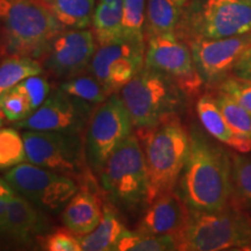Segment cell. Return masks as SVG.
I'll return each instance as SVG.
<instances>
[{"instance_id": "cell-1", "label": "cell", "mask_w": 251, "mask_h": 251, "mask_svg": "<svg viewBox=\"0 0 251 251\" xmlns=\"http://www.w3.org/2000/svg\"><path fill=\"white\" fill-rule=\"evenodd\" d=\"M190 151L179 178L180 196L194 211H220L231 201V156L199 129L188 131Z\"/></svg>"}, {"instance_id": "cell-2", "label": "cell", "mask_w": 251, "mask_h": 251, "mask_svg": "<svg viewBox=\"0 0 251 251\" xmlns=\"http://www.w3.org/2000/svg\"><path fill=\"white\" fill-rule=\"evenodd\" d=\"M142 144L147 172V205L176 188L190 151V135L177 117L150 129L137 130Z\"/></svg>"}, {"instance_id": "cell-3", "label": "cell", "mask_w": 251, "mask_h": 251, "mask_svg": "<svg viewBox=\"0 0 251 251\" xmlns=\"http://www.w3.org/2000/svg\"><path fill=\"white\" fill-rule=\"evenodd\" d=\"M0 50L40 59L65 28L41 0H0Z\"/></svg>"}, {"instance_id": "cell-4", "label": "cell", "mask_w": 251, "mask_h": 251, "mask_svg": "<svg viewBox=\"0 0 251 251\" xmlns=\"http://www.w3.org/2000/svg\"><path fill=\"white\" fill-rule=\"evenodd\" d=\"M251 243V218L233 202L220 211L190 208V216L178 250H248Z\"/></svg>"}, {"instance_id": "cell-5", "label": "cell", "mask_w": 251, "mask_h": 251, "mask_svg": "<svg viewBox=\"0 0 251 251\" xmlns=\"http://www.w3.org/2000/svg\"><path fill=\"white\" fill-rule=\"evenodd\" d=\"M185 94L171 78L146 65L120 91L122 101L137 130L150 129L177 117Z\"/></svg>"}, {"instance_id": "cell-6", "label": "cell", "mask_w": 251, "mask_h": 251, "mask_svg": "<svg viewBox=\"0 0 251 251\" xmlns=\"http://www.w3.org/2000/svg\"><path fill=\"white\" fill-rule=\"evenodd\" d=\"M100 186L115 205L136 208L147 203L148 172L142 144L131 133L111 153L98 176Z\"/></svg>"}, {"instance_id": "cell-7", "label": "cell", "mask_w": 251, "mask_h": 251, "mask_svg": "<svg viewBox=\"0 0 251 251\" xmlns=\"http://www.w3.org/2000/svg\"><path fill=\"white\" fill-rule=\"evenodd\" d=\"M27 162L74 178L77 183L90 180L93 172L86 162L84 135L61 131L24 130Z\"/></svg>"}, {"instance_id": "cell-8", "label": "cell", "mask_w": 251, "mask_h": 251, "mask_svg": "<svg viewBox=\"0 0 251 251\" xmlns=\"http://www.w3.org/2000/svg\"><path fill=\"white\" fill-rule=\"evenodd\" d=\"M133 128L120 94L113 93L97 106L84 134L86 162L93 175L98 177L108 157L133 133Z\"/></svg>"}, {"instance_id": "cell-9", "label": "cell", "mask_w": 251, "mask_h": 251, "mask_svg": "<svg viewBox=\"0 0 251 251\" xmlns=\"http://www.w3.org/2000/svg\"><path fill=\"white\" fill-rule=\"evenodd\" d=\"M4 179L15 192L43 212L49 213H57L64 208L80 187L74 178L29 162H24L9 169Z\"/></svg>"}, {"instance_id": "cell-10", "label": "cell", "mask_w": 251, "mask_h": 251, "mask_svg": "<svg viewBox=\"0 0 251 251\" xmlns=\"http://www.w3.org/2000/svg\"><path fill=\"white\" fill-rule=\"evenodd\" d=\"M93 105L59 89L52 90L45 102L25 120L15 122L17 129L61 131L84 135L90 124Z\"/></svg>"}, {"instance_id": "cell-11", "label": "cell", "mask_w": 251, "mask_h": 251, "mask_svg": "<svg viewBox=\"0 0 251 251\" xmlns=\"http://www.w3.org/2000/svg\"><path fill=\"white\" fill-rule=\"evenodd\" d=\"M144 65L171 78L186 94L198 92L203 84L190 46L180 40L177 33L149 37Z\"/></svg>"}, {"instance_id": "cell-12", "label": "cell", "mask_w": 251, "mask_h": 251, "mask_svg": "<svg viewBox=\"0 0 251 251\" xmlns=\"http://www.w3.org/2000/svg\"><path fill=\"white\" fill-rule=\"evenodd\" d=\"M96 49L92 30L65 28L50 41L40 61L45 71L64 81L90 69Z\"/></svg>"}, {"instance_id": "cell-13", "label": "cell", "mask_w": 251, "mask_h": 251, "mask_svg": "<svg viewBox=\"0 0 251 251\" xmlns=\"http://www.w3.org/2000/svg\"><path fill=\"white\" fill-rule=\"evenodd\" d=\"M146 46L126 39L97 46L90 65L91 74L101 81L109 94L120 92L143 69Z\"/></svg>"}, {"instance_id": "cell-14", "label": "cell", "mask_w": 251, "mask_h": 251, "mask_svg": "<svg viewBox=\"0 0 251 251\" xmlns=\"http://www.w3.org/2000/svg\"><path fill=\"white\" fill-rule=\"evenodd\" d=\"M203 83H221L251 47V31L222 39L196 37L188 42Z\"/></svg>"}, {"instance_id": "cell-15", "label": "cell", "mask_w": 251, "mask_h": 251, "mask_svg": "<svg viewBox=\"0 0 251 251\" xmlns=\"http://www.w3.org/2000/svg\"><path fill=\"white\" fill-rule=\"evenodd\" d=\"M191 39H222L251 31V2L205 0L190 21ZM190 39V40H191Z\"/></svg>"}, {"instance_id": "cell-16", "label": "cell", "mask_w": 251, "mask_h": 251, "mask_svg": "<svg viewBox=\"0 0 251 251\" xmlns=\"http://www.w3.org/2000/svg\"><path fill=\"white\" fill-rule=\"evenodd\" d=\"M190 208L178 191L166 192L149 203L136 230L152 235H170L179 242L186 228Z\"/></svg>"}, {"instance_id": "cell-17", "label": "cell", "mask_w": 251, "mask_h": 251, "mask_svg": "<svg viewBox=\"0 0 251 251\" xmlns=\"http://www.w3.org/2000/svg\"><path fill=\"white\" fill-rule=\"evenodd\" d=\"M48 230V221L43 211L29 200L14 192L7 206L5 236L19 244L30 243Z\"/></svg>"}, {"instance_id": "cell-18", "label": "cell", "mask_w": 251, "mask_h": 251, "mask_svg": "<svg viewBox=\"0 0 251 251\" xmlns=\"http://www.w3.org/2000/svg\"><path fill=\"white\" fill-rule=\"evenodd\" d=\"M198 118L202 127L213 139L218 142L233 148L240 153H248L251 151V140L237 134L229 126L221 109L219 108L215 98L209 94H205L197 101Z\"/></svg>"}, {"instance_id": "cell-19", "label": "cell", "mask_w": 251, "mask_h": 251, "mask_svg": "<svg viewBox=\"0 0 251 251\" xmlns=\"http://www.w3.org/2000/svg\"><path fill=\"white\" fill-rule=\"evenodd\" d=\"M101 218L102 207L90 186L79 187L62 213L63 224L78 236L91 233L99 225Z\"/></svg>"}, {"instance_id": "cell-20", "label": "cell", "mask_w": 251, "mask_h": 251, "mask_svg": "<svg viewBox=\"0 0 251 251\" xmlns=\"http://www.w3.org/2000/svg\"><path fill=\"white\" fill-rule=\"evenodd\" d=\"M126 230L114 207L102 206V218L92 231L79 236L83 251H114L119 238Z\"/></svg>"}, {"instance_id": "cell-21", "label": "cell", "mask_w": 251, "mask_h": 251, "mask_svg": "<svg viewBox=\"0 0 251 251\" xmlns=\"http://www.w3.org/2000/svg\"><path fill=\"white\" fill-rule=\"evenodd\" d=\"M183 9L174 0H147L146 40L162 34L177 33L183 18Z\"/></svg>"}, {"instance_id": "cell-22", "label": "cell", "mask_w": 251, "mask_h": 251, "mask_svg": "<svg viewBox=\"0 0 251 251\" xmlns=\"http://www.w3.org/2000/svg\"><path fill=\"white\" fill-rule=\"evenodd\" d=\"M64 28L84 29L92 24L94 0H41Z\"/></svg>"}, {"instance_id": "cell-23", "label": "cell", "mask_w": 251, "mask_h": 251, "mask_svg": "<svg viewBox=\"0 0 251 251\" xmlns=\"http://www.w3.org/2000/svg\"><path fill=\"white\" fill-rule=\"evenodd\" d=\"M122 8L124 5L99 0L94 8L91 24L97 46L122 39Z\"/></svg>"}, {"instance_id": "cell-24", "label": "cell", "mask_w": 251, "mask_h": 251, "mask_svg": "<svg viewBox=\"0 0 251 251\" xmlns=\"http://www.w3.org/2000/svg\"><path fill=\"white\" fill-rule=\"evenodd\" d=\"M40 59L23 55H9L0 61V96L31 76L43 75Z\"/></svg>"}, {"instance_id": "cell-25", "label": "cell", "mask_w": 251, "mask_h": 251, "mask_svg": "<svg viewBox=\"0 0 251 251\" xmlns=\"http://www.w3.org/2000/svg\"><path fill=\"white\" fill-rule=\"evenodd\" d=\"M178 250V241L170 235H152L125 230L114 251H172Z\"/></svg>"}, {"instance_id": "cell-26", "label": "cell", "mask_w": 251, "mask_h": 251, "mask_svg": "<svg viewBox=\"0 0 251 251\" xmlns=\"http://www.w3.org/2000/svg\"><path fill=\"white\" fill-rule=\"evenodd\" d=\"M231 202L251 211V157L231 155Z\"/></svg>"}, {"instance_id": "cell-27", "label": "cell", "mask_w": 251, "mask_h": 251, "mask_svg": "<svg viewBox=\"0 0 251 251\" xmlns=\"http://www.w3.org/2000/svg\"><path fill=\"white\" fill-rule=\"evenodd\" d=\"M58 87L64 92L71 94L78 99L93 103V105H100L111 96L101 84V81L92 74H83L71 78V79L62 81Z\"/></svg>"}, {"instance_id": "cell-28", "label": "cell", "mask_w": 251, "mask_h": 251, "mask_svg": "<svg viewBox=\"0 0 251 251\" xmlns=\"http://www.w3.org/2000/svg\"><path fill=\"white\" fill-rule=\"evenodd\" d=\"M147 0H124L122 8V39L147 45L146 24Z\"/></svg>"}, {"instance_id": "cell-29", "label": "cell", "mask_w": 251, "mask_h": 251, "mask_svg": "<svg viewBox=\"0 0 251 251\" xmlns=\"http://www.w3.org/2000/svg\"><path fill=\"white\" fill-rule=\"evenodd\" d=\"M27 162L23 135L17 128L0 126V171Z\"/></svg>"}, {"instance_id": "cell-30", "label": "cell", "mask_w": 251, "mask_h": 251, "mask_svg": "<svg viewBox=\"0 0 251 251\" xmlns=\"http://www.w3.org/2000/svg\"><path fill=\"white\" fill-rule=\"evenodd\" d=\"M35 111L29 97L19 84L0 96V115L5 121L15 124L27 119Z\"/></svg>"}, {"instance_id": "cell-31", "label": "cell", "mask_w": 251, "mask_h": 251, "mask_svg": "<svg viewBox=\"0 0 251 251\" xmlns=\"http://www.w3.org/2000/svg\"><path fill=\"white\" fill-rule=\"evenodd\" d=\"M215 101L227 122L237 134L251 140V113L224 92L218 93Z\"/></svg>"}, {"instance_id": "cell-32", "label": "cell", "mask_w": 251, "mask_h": 251, "mask_svg": "<svg viewBox=\"0 0 251 251\" xmlns=\"http://www.w3.org/2000/svg\"><path fill=\"white\" fill-rule=\"evenodd\" d=\"M37 241L42 249L47 251H83L79 236L67 227L42 235Z\"/></svg>"}, {"instance_id": "cell-33", "label": "cell", "mask_w": 251, "mask_h": 251, "mask_svg": "<svg viewBox=\"0 0 251 251\" xmlns=\"http://www.w3.org/2000/svg\"><path fill=\"white\" fill-rule=\"evenodd\" d=\"M220 92H224L233 98L243 108L251 113V80L233 77L220 83Z\"/></svg>"}, {"instance_id": "cell-34", "label": "cell", "mask_w": 251, "mask_h": 251, "mask_svg": "<svg viewBox=\"0 0 251 251\" xmlns=\"http://www.w3.org/2000/svg\"><path fill=\"white\" fill-rule=\"evenodd\" d=\"M14 192L15 191L11 187V185L4 178H0V235H4V236L8 201Z\"/></svg>"}, {"instance_id": "cell-35", "label": "cell", "mask_w": 251, "mask_h": 251, "mask_svg": "<svg viewBox=\"0 0 251 251\" xmlns=\"http://www.w3.org/2000/svg\"><path fill=\"white\" fill-rule=\"evenodd\" d=\"M235 77L251 80V47L234 69Z\"/></svg>"}, {"instance_id": "cell-36", "label": "cell", "mask_w": 251, "mask_h": 251, "mask_svg": "<svg viewBox=\"0 0 251 251\" xmlns=\"http://www.w3.org/2000/svg\"><path fill=\"white\" fill-rule=\"evenodd\" d=\"M174 1L176 2V4H177L178 6H179V7H181V8H184L185 6L187 5V2H188V0H174Z\"/></svg>"}, {"instance_id": "cell-37", "label": "cell", "mask_w": 251, "mask_h": 251, "mask_svg": "<svg viewBox=\"0 0 251 251\" xmlns=\"http://www.w3.org/2000/svg\"><path fill=\"white\" fill-rule=\"evenodd\" d=\"M4 119H2V117H1V115H0V126H2V125H4Z\"/></svg>"}, {"instance_id": "cell-38", "label": "cell", "mask_w": 251, "mask_h": 251, "mask_svg": "<svg viewBox=\"0 0 251 251\" xmlns=\"http://www.w3.org/2000/svg\"><path fill=\"white\" fill-rule=\"evenodd\" d=\"M248 250H251V243H250V246H249V249H248Z\"/></svg>"}, {"instance_id": "cell-39", "label": "cell", "mask_w": 251, "mask_h": 251, "mask_svg": "<svg viewBox=\"0 0 251 251\" xmlns=\"http://www.w3.org/2000/svg\"><path fill=\"white\" fill-rule=\"evenodd\" d=\"M247 1H249V2H251V0H247Z\"/></svg>"}, {"instance_id": "cell-40", "label": "cell", "mask_w": 251, "mask_h": 251, "mask_svg": "<svg viewBox=\"0 0 251 251\" xmlns=\"http://www.w3.org/2000/svg\"><path fill=\"white\" fill-rule=\"evenodd\" d=\"M0 52H1V50H0Z\"/></svg>"}]
</instances>
